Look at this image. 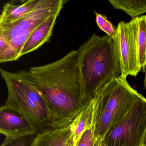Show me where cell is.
I'll return each mask as SVG.
<instances>
[{
	"mask_svg": "<svg viewBox=\"0 0 146 146\" xmlns=\"http://www.w3.org/2000/svg\"><path fill=\"white\" fill-rule=\"evenodd\" d=\"M29 71L41 90L49 127L64 129L70 125L87 107L83 99L77 50Z\"/></svg>",
	"mask_w": 146,
	"mask_h": 146,
	"instance_id": "obj_1",
	"label": "cell"
},
{
	"mask_svg": "<svg viewBox=\"0 0 146 146\" xmlns=\"http://www.w3.org/2000/svg\"><path fill=\"white\" fill-rule=\"evenodd\" d=\"M82 93L86 106L96 92L114 78L121 75L113 40L94 34L77 49Z\"/></svg>",
	"mask_w": 146,
	"mask_h": 146,
	"instance_id": "obj_2",
	"label": "cell"
},
{
	"mask_svg": "<svg viewBox=\"0 0 146 146\" xmlns=\"http://www.w3.org/2000/svg\"><path fill=\"white\" fill-rule=\"evenodd\" d=\"M8 90V97L1 109L21 115L35 133L38 135L51 129L42 93L29 71L11 72L0 69Z\"/></svg>",
	"mask_w": 146,
	"mask_h": 146,
	"instance_id": "obj_3",
	"label": "cell"
},
{
	"mask_svg": "<svg viewBox=\"0 0 146 146\" xmlns=\"http://www.w3.org/2000/svg\"><path fill=\"white\" fill-rule=\"evenodd\" d=\"M144 98L119 76L100 88L93 98L94 115L104 112L114 114L120 120L138 101Z\"/></svg>",
	"mask_w": 146,
	"mask_h": 146,
	"instance_id": "obj_4",
	"label": "cell"
},
{
	"mask_svg": "<svg viewBox=\"0 0 146 146\" xmlns=\"http://www.w3.org/2000/svg\"><path fill=\"white\" fill-rule=\"evenodd\" d=\"M64 3L63 0H41L29 14L13 23L0 27V35L6 39L20 58L23 47L33 31L49 17L60 13Z\"/></svg>",
	"mask_w": 146,
	"mask_h": 146,
	"instance_id": "obj_5",
	"label": "cell"
},
{
	"mask_svg": "<svg viewBox=\"0 0 146 146\" xmlns=\"http://www.w3.org/2000/svg\"><path fill=\"white\" fill-rule=\"evenodd\" d=\"M146 130V99L135 103L102 140L106 146H142Z\"/></svg>",
	"mask_w": 146,
	"mask_h": 146,
	"instance_id": "obj_6",
	"label": "cell"
},
{
	"mask_svg": "<svg viewBox=\"0 0 146 146\" xmlns=\"http://www.w3.org/2000/svg\"><path fill=\"white\" fill-rule=\"evenodd\" d=\"M115 49L120 64L121 76L136 77L140 70L131 36L129 23L120 22L113 38Z\"/></svg>",
	"mask_w": 146,
	"mask_h": 146,
	"instance_id": "obj_7",
	"label": "cell"
},
{
	"mask_svg": "<svg viewBox=\"0 0 146 146\" xmlns=\"http://www.w3.org/2000/svg\"><path fill=\"white\" fill-rule=\"evenodd\" d=\"M0 133L8 139L35 135L30 125L21 115L1 108H0Z\"/></svg>",
	"mask_w": 146,
	"mask_h": 146,
	"instance_id": "obj_8",
	"label": "cell"
},
{
	"mask_svg": "<svg viewBox=\"0 0 146 146\" xmlns=\"http://www.w3.org/2000/svg\"><path fill=\"white\" fill-rule=\"evenodd\" d=\"M129 24L140 71L146 72V15L134 18Z\"/></svg>",
	"mask_w": 146,
	"mask_h": 146,
	"instance_id": "obj_9",
	"label": "cell"
},
{
	"mask_svg": "<svg viewBox=\"0 0 146 146\" xmlns=\"http://www.w3.org/2000/svg\"><path fill=\"white\" fill-rule=\"evenodd\" d=\"M76 125L75 120L66 128L51 129L43 132L36 137L32 146H70L73 145V136L76 131Z\"/></svg>",
	"mask_w": 146,
	"mask_h": 146,
	"instance_id": "obj_10",
	"label": "cell"
},
{
	"mask_svg": "<svg viewBox=\"0 0 146 146\" xmlns=\"http://www.w3.org/2000/svg\"><path fill=\"white\" fill-rule=\"evenodd\" d=\"M59 14L57 13L49 17L33 31L23 47L21 57L35 51L48 40Z\"/></svg>",
	"mask_w": 146,
	"mask_h": 146,
	"instance_id": "obj_11",
	"label": "cell"
},
{
	"mask_svg": "<svg viewBox=\"0 0 146 146\" xmlns=\"http://www.w3.org/2000/svg\"><path fill=\"white\" fill-rule=\"evenodd\" d=\"M40 1H22L19 5L11 2L5 4L0 16V27L13 23L29 14L37 6Z\"/></svg>",
	"mask_w": 146,
	"mask_h": 146,
	"instance_id": "obj_12",
	"label": "cell"
},
{
	"mask_svg": "<svg viewBox=\"0 0 146 146\" xmlns=\"http://www.w3.org/2000/svg\"><path fill=\"white\" fill-rule=\"evenodd\" d=\"M94 113V102L92 100L75 119L76 125V131L73 136V146H76L84 131L93 125Z\"/></svg>",
	"mask_w": 146,
	"mask_h": 146,
	"instance_id": "obj_13",
	"label": "cell"
},
{
	"mask_svg": "<svg viewBox=\"0 0 146 146\" xmlns=\"http://www.w3.org/2000/svg\"><path fill=\"white\" fill-rule=\"evenodd\" d=\"M114 9L122 10L134 18L146 12V0H108Z\"/></svg>",
	"mask_w": 146,
	"mask_h": 146,
	"instance_id": "obj_14",
	"label": "cell"
},
{
	"mask_svg": "<svg viewBox=\"0 0 146 146\" xmlns=\"http://www.w3.org/2000/svg\"><path fill=\"white\" fill-rule=\"evenodd\" d=\"M20 57L6 39L0 35V63L17 60Z\"/></svg>",
	"mask_w": 146,
	"mask_h": 146,
	"instance_id": "obj_15",
	"label": "cell"
},
{
	"mask_svg": "<svg viewBox=\"0 0 146 146\" xmlns=\"http://www.w3.org/2000/svg\"><path fill=\"white\" fill-rule=\"evenodd\" d=\"M96 22L100 29L104 31L109 37L113 39L116 35L117 28L108 21L105 15L95 12Z\"/></svg>",
	"mask_w": 146,
	"mask_h": 146,
	"instance_id": "obj_16",
	"label": "cell"
},
{
	"mask_svg": "<svg viewBox=\"0 0 146 146\" xmlns=\"http://www.w3.org/2000/svg\"><path fill=\"white\" fill-rule=\"evenodd\" d=\"M36 137L35 135H32L15 139L5 138L1 146H32Z\"/></svg>",
	"mask_w": 146,
	"mask_h": 146,
	"instance_id": "obj_17",
	"label": "cell"
},
{
	"mask_svg": "<svg viewBox=\"0 0 146 146\" xmlns=\"http://www.w3.org/2000/svg\"><path fill=\"white\" fill-rule=\"evenodd\" d=\"M96 142L93 124L84 131L76 146H95Z\"/></svg>",
	"mask_w": 146,
	"mask_h": 146,
	"instance_id": "obj_18",
	"label": "cell"
},
{
	"mask_svg": "<svg viewBox=\"0 0 146 146\" xmlns=\"http://www.w3.org/2000/svg\"><path fill=\"white\" fill-rule=\"evenodd\" d=\"M142 146H146V130L142 141Z\"/></svg>",
	"mask_w": 146,
	"mask_h": 146,
	"instance_id": "obj_19",
	"label": "cell"
},
{
	"mask_svg": "<svg viewBox=\"0 0 146 146\" xmlns=\"http://www.w3.org/2000/svg\"><path fill=\"white\" fill-rule=\"evenodd\" d=\"M100 146H106L102 141H100Z\"/></svg>",
	"mask_w": 146,
	"mask_h": 146,
	"instance_id": "obj_20",
	"label": "cell"
},
{
	"mask_svg": "<svg viewBox=\"0 0 146 146\" xmlns=\"http://www.w3.org/2000/svg\"><path fill=\"white\" fill-rule=\"evenodd\" d=\"M144 88H145V89H146V73H145V78H144Z\"/></svg>",
	"mask_w": 146,
	"mask_h": 146,
	"instance_id": "obj_21",
	"label": "cell"
},
{
	"mask_svg": "<svg viewBox=\"0 0 146 146\" xmlns=\"http://www.w3.org/2000/svg\"><path fill=\"white\" fill-rule=\"evenodd\" d=\"M95 146H100V141H96Z\"/></svg>",
	"mask_w": 146,
	"mask_h": 146,
	"instance_id": "obj_22",
	"label": "cell"
},
{
	"mask_svg": "<svg viewBox=\"0 0 146 146\" xmlns=\"http://www.w3.org/2000/svg\"><path fill=\"white\" fill-rule=\"evenodd\" d=\"M73 146V145H71V146Z\"/></svg>",
	"mask_w": 146,
	"mask_h": 146,
	"instance_id": "obj_23",
	"label": "cell"
},
{
	"mask_svg": "<svg viewBox=\"0 0 146 146\" xmlns=\"http://www.w3.org/2000/svg\"></svg>",
	"mask_w": 146,
	"mask_h": 146,
	"instance_id": "obj_24",
	"label": "cell"
}]
</instances>
